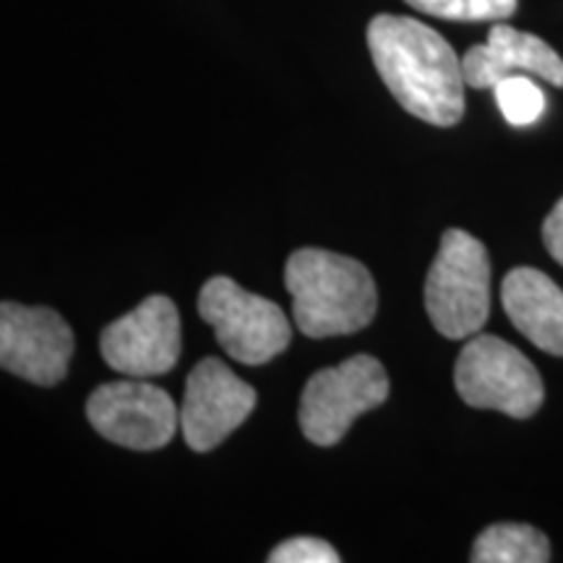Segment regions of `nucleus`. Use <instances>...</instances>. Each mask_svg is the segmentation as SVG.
Returning a JSON list of instances; mask_svg holds the SVG:
<instances>
[{
	"mask_svg": "<svg viewBox=\"0 0 563 563\" xmlns=\"http://www.w3.org/2000/svg\"><path fill=\"white\" fill-rule=\"evenodd\" d=\"M368 51L378 76L410 115L449 129L464 115L462 58L418 19L378 13L368 24Z\"/></svg>",
	"mask_w": 563,
	"mask_h": 563,
	"instance_id": "f257e3e1",
	"label": "nucleus"
},
{
	"mask_svg": "<svg viewBox=\"0 0 563 563\" xmlns=\"http://www.w3.org/2000/svg\"><path fill=\"white\" fill-rule=\"evenodd\" d=\"M285 287L292 295L295 323L311 340L355 334L376 316V282L361 262L342 253L295 251L285 266Z\"/></svg>",
	"mask_w": 563,
	"mask_h": 563,
	"instance_id": "f03ea898",
	"label": "nucleus"
},
{
	"mask_svg": "<svg viewBox=\"0 0 563 563\" xmlns=\"http://www.w3.org/2000/svg\"><path fill=\"white\" fill-rule=\"evenodd\" d=\"M426 311L435 332L467 340L490 313V258L485 245L464 230H446L426 279Z\"/></svg>",
	"mask_w": 563,
	"mask_h": 563,
	"instance_id": "7ed1b4c3",
	"label": "nucleus"
},
{
	"mask_svg": "<svg viewBox=\"0 0 563 563\" xmlns=\"http://www.w3.org/2000/svg\"><path fill=\"white\" fill-rule=\"evenodd\" d=\"M460 397L477 410H498L525 420L545 399L543 378L530 357L493 334H477L464 344L454 365Z\"/></svg>",
	"mask_w": 563,
	"mask_h": 563,
	"instance_id": "20e7f679",
	"label": "nucleus"
},
{
	"mask_svg": "<svg viewBox=\"0 0 563 563\" xmlns=\"http://www.w3.org/2000/svg\"><path fill=\"white\" fill-rule=\"evenodd\" d=\"M199 313L222 350L243 365H264L290 347L292 329L285 311L230 277H211L201 287Z\"/></svg>",
	"mask_w": 563,
	"mask_h": 563,
	"instance_id": "39448f33",
	"label": "nucleus"
},
{
	"mask_svg": "<svg viewBox=\"0 0 563 563\" xmlns=\"http://www.w3.org/2000/svg\"><path fill=\"white\" fill-rule=\"evenodd\" d=\"M389 397V376L371 355H352L334 368L313 373L300 397V431L316 446L340 443L352 422Z\"/></svg>",
	"mask_w": 563,
	"mask_h": 563,
	"instance_id": "423d86ee",
	"label": "nucleus"
},
{
	"mask_svg": "<svg viewBox=\"0 0 563 563\" xmlns=\"http://www.w3.org/2000/svg\"><path fill=\"white\" fill-rule=\"evenodd\" d=\"M87 418L104 439L136 452L167 446L180 426L170 394L144 378L100 386L89 397Z\"/></svg>",
	"mask_w": 563,
	"mask_h": 563,
	"instance_id": "0eeeda50",
	"label": "nucleus"
},
{
	"mask_svg": "<svg viewBox=\"0 0 563 563\" xmlns=\"http://www.w3.org/2000/svg\"><path fill=\"white\" fill-rule=\"evenodd\" d=\"M100 350L104 363L129 378H154L173 371L183 352L178 308L165 295H152L104 329Z\"/></svg>",
	"mask_w": 563,
	"mask_h": 563,
	"instance_id": "6e6552de",
	"label": "nucleus"
},
{
	"mask_svg": "<svg viewBox=\"0 0 563 563\" xmlns=\"http://www.w3.org/2000/svg\"><path fill=\"white\" fill-rule=\"evenodd\" d=\"M74 357V332L51 308L0 302V368L37 386L66 378Z\"/></svg>",
	"mask_w": 563,
	"mask_h": 563,
	"instance_id": "1a4fd4ad",
	"label": "nucleus"
},
{
	"mask_svg": "<svg viewBox=\"0 0 563 563\" xmlns=\"http://www.w3.org/2000/svg\"><path fill=\"white\" fill-rule=\"evenodd\" d=\"M256 407V391L217 357L191 371L180 405L183 439L194 452H211L241 428Z\"/></svg>",
	"mask_w": 563,
	"mask_h": 563,
	"instance_id": "9d476101",
	"label": "nucleus"
},
{
	"mask_svg": "<svg viewBox=\"0 0 563 563\" xmlns=\"http://www.w3.org/2000/svg\"><path fill=\"white\" fill-rule=\"evenodd\" d=\"M534 76L553 87H563V58L545 40L496 21L483 45L470 47L462 58L464 84L473 89H493L509 76Z\"/></svg>",
	"mask_w": 563,
	"mask_h": 563,
	"instance_id": "9b49d317",
	"label": "nucleus"
},
{
	"mask_svg": "<svg viewBox=\"0 0 563 563\" xmlns=\"http://www.w3.org/2000/svg\"><path fill=\"white\" fill-rule=\"evenodd\" d=\"M504 311L517 332L548 355L563 357V290L532 266L506 274L501 285Z\"/></svg>",
	"mask_w": 563,
	"mask_h": 563,
	"instance_id": "f8f14e48",
	"label": "nucleus"
},
{
	"mask_svg": "<svg viewBox=\"0 0 563 563\" xmlns=\"http://www.w3.org/2000/svg\"><path fill=\"white\" fill-rule=\"evenodd\" d=\"M470 559L475 563H545L551 561V543L530 525L501 522L475 540Z\"/></svg>",
	"mask_w": 563,
	"mask_h": 563,
	"instance_id": "ddd939ff",
	"label": "nucleus"
},
{
	"mask_svg": "<svg viewBox=\"0 0 563 563\" xmlns=\"http://www.w3.org/2000/svg\"><path fill=\"white\" fill-rule=\"evenodd\" d=\"M493 91H496L498 108L511 125H532L545 112V95L532 81V76H509V79L498 81Z\"/></svg>",
	"mask_w": 563,
	"mask_h": 563,
	"instance_id": "4468645a",
	"label": "nucleus"
},
{
	"mask_svg": "<svg viewBox=\"0 0 563 563\" xmlns=\"http://www.w3.org/2000/svg\"><path fill=\"white\" fill-rule=\"evenodd\" d=\"M415 11L449 21H504L514 16L517 0H405Z\"/></svg>",
	"mask_w": 563,
	"mask_h": 563,
	"instance_id": "2eb2a0df",
	"label": "nucleus"
},
{
	"mask_svg": "<svg viewBox=\"0 0 563 563\" xmlns=\"http://www.w3.org/2000/svg\"><path fill=\"white\" fill-rule=\"evenodd\" d=\"M272 563H336L340 553L327 540L319 538H292L277 545L269 555Z\"/></svg>",
	"mask_w": 563,
	"mask_h": 563,
	"instance_id": "dca6fc26",
	"label": "nucleus"
},
{
	"mask_svg": "<svg viewBox=\"0 0 563 563\" xmlns=\"http://www.w3.org/2000/svg\"><path fill=\"white\" fill-rule=\"evenodd\" d=\"M543 243L551 256L563 266V199L555 203L543 224Z\"/></svg>",
	"mask_w": 563,
	"mask_h": 563,
	"instance_id": "f3484780",
	"label": "nucleus"
}]
</instances>
